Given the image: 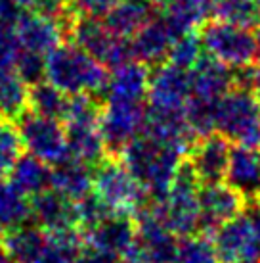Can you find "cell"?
I'll list each match as a JSON object with an SVG mask.
<instances>
[{"mask_svg": "<svg viewBox=\"0 0 260 263\" xmlns=\"http://www.w3.org/2000/svg\"><path fill=\"white\" fill-rule=\"evenodd\" d=\"M119 158L124 161V165L136 177L151 200L161 198L170 189L182 163L186 161V156L176 148L166 146L145 133L132 140L119 154Z\"/></svg>", "mask_w": 260, "mask_h": 263, "instance_id": "6da1fadb", "label": "cell"}, {"mask_svg": "<svg viewBox=\"0 0 260 263\" xmlns=\"http://www.w3.org/2000/svg\"><path fill=\"white\" fill-rule=\"evenodd\" d=\"M109 67L73 43H63L46 56V81L67 96H103Z\"/></svg>", "mask_w": 260, "mask_h": 263, "instance_id": "7a4b0ae2", "label": "cell"}, {"mask_svg": "<svg viewBox=\"0 0 260 263\" xmlns=\"http://www.w3.org/2000/svg\"><path fill=\"white\" fill-rule=\"evenodd\" d=\"M199 189V179L195 177L188 161H184L170 189L151 202L157 217L180 238L203 231Z\"/></svg>", "mask_w": 260, "mask_h": 263, "instance_id": "3957f363", "label": "cell"}, {"mask_svg": "<svg viewBox=\"0 0 260 263\" xmlns=\"http://www.w3.org/2000/svg\"><path fill=\"white\" fill-rule=\"evenodd\" d=\"M216 133L235 146L260 148V96L241 87L226 92L216 108Z\"/></svg>", "mask_w": 260, "mask_h": 263, "instance_id": "277c9868", "label": "cell"}, {"mask_svg": "<svg viewBox=\"0 0 260 263\" xmlns=\"http://www.w3.org/2000/svg\"><path fill=\"white\" fill-rule=\"evenodd\" d=\"M92 192L111 213L136 215L147 204V192L119 156H107L94 167Z\"/></svg>", "mask_w": 260, "mask_h": 263, "instance_id": "5b68a950", "label": "cell"}, {"mask_svg": "<svg viewBox=\"0 0 260 263\" xmlns=\"http://www.w3.org/2000/svg\"><path fill=\"white\" fill-rule=\"evenodd\" d=\"M199 35L205 54L231 69L256 62V35L253 29L212 17V22H207L199 29Z\"/></svg>", "mask_w": 260, "mask_h": 263, "instance_id": "8992f818", "label": "cell"}, {"mask_svg": "<svg viewBox=\"0 0 260 263\" xmlns=\"http://www.w3.org/2000/svg\"><path fill=\"white\" fill-rule=\"evenodd\" d=\"M67 37L69 43L80 46L90 56L100 60L109 69L121 66L132 58L130 39L119 37L109 29L103 20H90V17H73L67 22Z\"/></svg>", "mask_w": 260, "mask_h": 263, "instance_id": "52a82bcc", "label": "cell"}, {"mask_svg": "<svg viewBox=\"0 0 260 263\" xmlns=\"http://www.w3.org/2000/svg\"><path fill=\"white\" fill-rule=\"evenodd\" d=\"M136 242L124 261L126 263H174L180 236L168 229L153 212L151 204H145L134 215Z\"/></svg>", "mask_w": 260, "mask_h": 263, "instance_id": "ba28073f", "label": "cell"}, {"mask_svg": "<svg viewBox=\"0 0 260 263\" xmlns=\"http://www.w3.org/2000/svg\"><path fill=\"white\" fill-rule=\"evenodd\" d=\"M23 148L48 165H56L69 156L65 123L54 117H44L27 110L17 121Z\"/></svg>", "mask_w": 260, "mask_h": 263, "instance_id": "9c48e42d", "label": "cell"}, {"mask_svg": "<svg viewBox=\"0 0 260 263\" xmlns=\"http://www.w3.org/2000/svg\"><path fill=\"white\" fill-rule=\"evenodd\" d=\"M210 236L220 263H260V227L247 208L216 227Z\"/></svg>", "mask_w": 260, "mask_h": 263, "instance_id": "30bf717a", "label": "cell"}, {"mask_svg": "<svg viewBox=\"0 0 260 263\" xmlns=\"http://www.w3.org/2000/svg\"><path fill=\"white\" fill-rule=\"evenodd\" d=\"M147 108L144 104L103 102L100 114V129L111 156H119L145 127Z\"/></svg>", "mask_w": 260, "mask_h": 263, "instance_id": "8fae6325", "label": "cell"}, {"mask_svg": "<svg viewBox=\"0 0 260 263\" xmlns=\"http://www.w3.org/2000/svg\"><path fill=\"white\" fill-rule=\"evenodd\" d=\"M191 100L189 71L180 69L168 62L151 67L147 106L155 110L186 111Z\"/></svg>", "mask_w": 260, "mask_h": 263, "instance_id": "7c38bea8", "label": "cell"}, {"mask_svg": "<svg viewBox=\"0 0 260 263\" xmlns=\"http://www.w3.org/2000/svg\"><path fill=\"white\" fill-rule=\"evenodd\" d=\"M231 148V142L220 133H210L195 140L186 161L201 184L218 183L226 179Z\"/></svg>", "mask_w": 260, "mask_h": 263, "instance_id": "4fadbf2b", "label": "cell"}, {"mask_svg": "<svg viewBox=\"0 0 260 263\" xmlns=\"http://www.w3.org/2000/svg\"><path fill=\"white\" fill-rule=\"evenodd\" d=\"M15 31L23 50L48 56L63 44V39L67 37V22L36 12H25L15 25Z\"/></svg>", "mask_w": 260, "mask_h": 263, "instance_id": "5bb4252c", "label": "cell"}, {"mask_svg": "<svg viewBox=\"0 0 260 263\" xmlns=\"http://www.w3.org/2000/svg\"><path fill=\"white\" fill-rule=\"evenodd\" d=\"M199 205H201V233H212L216 227L226 221L233 219L235 215L247 208L245 198L231 189L226 181L205 183L199 189Z\"/></svg>", "mask_w": 260, "mask_h": 263, "instance_id": "9a60e30c", "label": "cell"}, {"mask_svg": "<svg viewBox=\"0 0 260 263\" xmlns=\"http://www.w3.org/2000/svg\"><path fill=\"white\" fill-rule=\"evenodd\" d=\"M151 69L138 60H128L109 71L103 90V102L144 104L149 92Z\"/></svg>", "mask_w": 260, "mask_h": 263, "instance_id": "2e32d148", "label": "cell"}, {"mask_svg": "<svg viewBox=\"0 0 260 263\" xmlns=\"http://www.w3.org/2000/svg\"><path fill=\"white\" fill-rule=\"evenodd\" d=\"M31 221L48 234L65 229H80L77 202L54 189L31 198Z\"/></svg>", "mask_w": 260, "mask_h": 263, "instance_id": "e0dca14e", "label": "cell"}, {"mask_svg": "<svg viewBox=\"0 0 260 263\" xmlns=\"http://www.w3.org/2000/svg\"><path fill=\"white\" fill-rule=\"evenodd\" d=\"M84 242L119 257H126L136 242V219L128 213H109L92 229L82 231Z\"/></svg>", "mask_w": 260, "mask_h": 263, "instance_id": "ac0fdd59", "label": "cell"}, {"mask_svg": "<svg viewBox=\"0 0 260 263\" xmlns=\"http://www.w3.org/2000/svg\"><path fill=\"white\" fill-rule=\"evenodd\" d=\"M176 37H178L176 31L170 27L165 15H155L151 22L145 23L144 27L130 39L132 58L145 66H159L166 62Z\"/></svg>", "mask_w": 260, "mask_h": 263, "instance_id": "d6986e66", "label": "cell"}, {"mask_svg": "<svg viewBox=\"0 0 260 263\" xmlns=\"http://www.w3.org/2000/svg\"><path fill=\"white\" fill-rule=\"evenodd\" d=\"M226 183L245 198V202L260 200V152L256 148L233 146L226 171Z\"/></svg>", "mask_w": 260, "mask_h": 263, "instance_id": "ffe728a7", "label": "cell"}, {"mask_svg": "<svg viewBox=\"0 0 260 263\" xmlns=\"http://www.w3.org/2000/svg\"><path fill=\"white\" fill-rule=\"evenodd\" d=\"M189 83L191 98L218 102L230 88H233V69L205 54L199 64L189 69Z\"/></svg>", "mask_w": 260, "mask_h": 263, "instance_id": "44dd1931", "label": "cell"}, {"mask_svg": "<svg viewBox=\"0 0 260 263\" xmlns=\"http://www.w3.org/2000/svg\"><path fill=\"white\" fill-rule=\"evenodd\" d=\"M69 156L96 167L100 161L111 156L103 140L100 121L94 123H65Z\"/></svg>", "mask_w": 260, "mask_h": 263, "instance_id": "7402d4cb", "label": "cell"}, {"mask_svg": "<svg viewBox=\"0 0 260 263\" xmlns=\"http://www.w3.org/2000/svg\"><path fill=\"white\" fill-rule=\"evenodd\" d=\"M94 169L84 161L67 156L63 161L52 165V189L75 202L82 200L92 192Z\"/></svg>", "mask_w": 260, "mask_h": 263, "instance_id": "603a6c76", "label": "cell"}, {"mask_svg": "<svg viewBox=\"0 0 260 263\" xmlns=\"http://www.w3.org/2000/svg\"><path fill=\"white\" fill-rule=\"evenodd\" d=\"M155 10L157 6L151 0H117L103 22L115 35L132 39L145 23L155 17Z\"/></svg>", "mask_w": 260, "mask_h": 263, "instance_id": "cb8c5ba5", "label": "cell"}, {"mask_svg": "<svg viewBox=\"0 0 260 263\" xmlns=\"http://www.w3.org/2000/svg\"><path fill=\"white\" fill-rule=\"evenodd\" d=\"M29 110V85L19 77L14 66L0 64V117L17 121Z\"/></svg>", "mask_w": 260, "mask_h": 263, "instance_id": "d4e9b609", "label": "cell"}, {"mask_svg": "<svg viewBox=\"0 0 260 263\" xmlns=\"http://www.w3.org/2000/svg\"><path fill=\"white\" fill-rule=\"evenodd\" d=\"M0 240L10 256L17 263H33L48 244V233L36 223H25L10 233L2 234Z\"/></svg>", "mask_w": 260, "mask_h": 263, "instance_id": "484cf974", "label": "cell"}, {"mask_svg": "<svg viewBox=\"0 0 260 263\" xmlns=\"http://www.w3.org/2000/svg\"><path fill=\"white\" fill-rule=\"evenodd\" d=\"M10 183L29 198L52 189V165L33 154H23L10 173Z\"/></svg>", "mask_w": 260, "mask_h": 263, "instance_id": "4316f807", "label": "cell"}, {"mask_svg": "<svg viewBox=\"0 0 260 263\" xmlns=\"http://www.w3.org/2000/svg\"><path fill=\"white\" fill-rule=\"evenodd\" d=\"M176 35L199 31L212 15L210 0H170L161 10Z\"/></svg>", "mask_w": 260, "mask_h": 263, "instance_id": "83f0119b", "label": "cell"}, {"mask_svg": "<svg viewBox=\"0 0 260 263\" xmlns=\"http://www.w3.org/2000/svg\"><path fill=\"white\" fill-rule=\"evenodd\" d=\"M31 221V198L0 179V236Z\"/></svg>", "mask_w": 260, "mask_h": 263, "instance_id": "f1b7e54d", "label": "cell"}, {"mask_svg": "<svg viewBox=\"0 0 260 263\" xmlns=\"http://www.w3.org/2000/svg\"><path fill=\"white\" fill-rule=\"evenodd\" d=\"M84 246V234L80 229H65L48 234V244L33 263H75Z\"/></svg>", "mask_w": 260, "mask_h": 263, "instance_id": "f546056e", "label": "cell"}, {"mask_svg": "<svg viewBox=\"0 0 260 263\" xmlns=\"http://www.w3.org/2000/svg\"><path fill=\"white\" fill-rule=\"evenodd\" d=\"M69 98L71 96H67L63 90L44 79L29 87V110L38 116L63 121L69 108Z\"/></svg>", "mask_w": 260, "mask_h": 263, "instance_id": "4dcf8cb0", "label": "cell"}, {"mask_svg": "<svg viewBox=\"0 0 260 263\" xmlns=\"http://www.w3.org/2000/svg\"><path fill=\"white\" fill-rule=\"evenodd\" d=\"M210 6L214 20L247 29H256L260 25L258 0H210Z\"/></svg>", "mask_w": 260, "mask_h": 263, "instance_id": "1f68e13d", "label": "cell"}, {"mask_svg": "<svg viewBox=\"0 0 260 263\" xmlns=\"http://www.w3.org/2000/svg\"><path fill=\"white\" fill-rule=\"evenodd\" d=\"M174 263H220L212 236L209 233L182 236Z\"/></svg>", "mask_w": 260, "mask_h": 263, "instance_id": "d6a6232c", "label": "cell"}, {"mask_svg": "<svg viewBox=\"0 0 260 263\" xmlns=\"http://www.w3.org/2000/svg\"><path fill=\"white\" fill-rule=\"evenodd\" d=\"M203 56H205V48L201 43V35H199V31H191V33H184L174 39L166 62L189 71L199 64Z\"/></svg>", "mask_w": 260, "mask_h": 263, "instance_id": "836d02e7", "label": "cell"}, {"mask_svg": "<svg viewBox=\"0 0 260 263\" xmlns=\"http://www.w3.org/2000/svg\"><path fill=\"white\" fill-rule=\"evenodd\" d=\"M23 156V140L14 121L0 117V179L10 177L14 165Z\"/></svg>", "mask_w": 260, "mask_h": 263, "instance_id": "e575fe53", "label": "cell"}, {"mask_svg": "<svg viewBox=\"0 0 260 263\" xmlns=\"http://www.w3.org/2000/svg\"><path fill=\"white\" fill-rule=\"evenodd\" d=\"M15 71L19 73L29 87L40 83V81L46 79V56H40V54H35V52L23 50L19 54V58L15 62Z\"/></svg>", "mask_w": 260, "mask_h": 263, "instance_id": "d590c367", "label": "cell"}, {"mask_svg": "<svg viewBox=\"0 0 260 263\" xmlns=\"http://www.w3.org/2000/svg\"><path fill=\"white\" fill-rule=\"evenodd\" d=\"M115 4L117 0H67L69 15L90 20H105Z\"/></svg>", "mask_w": 260, "mask_h": 263, "instance_id": "8d00e7d4", "label": "cell"}, {"mask_svg": "<svg viewBox=\"0 0 260 263\" xmlns=\"http://www.w3.org/2000/svg\"><path fill=\"white\" fill-rule=\"evenodd\" d=\"M23 52L21 41L17 37L15 27L0 25V64L15 66V62Z\"/></svg>", "mask_w": 260, "mask_h": 263, "instance_id": "74e56055", "label": "cell"}, {"mask_svg": "<svg viewBox=\"0 0 260 263\" xmlns=\"http://www.w3.org/2000/svg\"><path fill=\"white\" fill-rule=\"evenodd\" d=\"M17 2L25 12H36V14L52 15V17L69 22L67 0H17Z\"/></svg>", "mask_w": 260, "mask_h": 263, "instance_id": "f35d334b", "label": "cell"}, {"mask_svg": "<svg viewBox=\"0 0 260 263\" xmlns=\"http://www.w3.org/2000/svg\"><path fill=\"white\" fill-rule=\"evenodd\" d=\"M233 87H241L260 96V64L253 62L245 67L233 69Z\"/></svg>", "mask_w": 260, "mask_h": 263, "instance_id": "ab89813d", "label": "cell"}, {"mask_svg": "<svg viewBox=\"0 0 260 263\" xmlns=\"http://www.w3.org/2000/svg\"><path fill=\"white\" fill-rule=\"evenodd\" d=\"M75 263H124V259L111 254V252H105V250L90 246V244L84 242V246H82L80 254L77 256Z\"/></svg>", "mask_w": 260, "mask_h": 263, "instance_id": "60d3db41", "label": "cell"}, {"mask_svg": "<svg viewBox=\"0 0 260 263\" xmlns=\"http://www.w3.org/2000/svg\"><path fill=\"white\" fill-rule=\"evenodd\" d=\"M25 15V10L19 6L17 0H0V25L15 27Z\"/></svg>", "mask_w": 260, "mask_h": 263, "instance_id": "b9f144b4", "label": "cell"}, {"mask_svg": "<svg viewBox=\"0 0 260 263\" xmlns=\"http://www.w3.org/2000/svg\"><path fill=\"white\" fill-rule=\"evenodd\" d=\"M0 263H17L14 259V257L10 256L6 252V248H4V244H2V240H0Z\"/></svg>", "mask_w": 260, "mask_h": 263, "instance_id": "7bdbcfd3", "label": "cell"}, {"mask_svg": "<svg viewBox=\"0 0 260 263\" xmlns=\"http://www.w3.org/2000/svg\"><path fill=\"white\" fill-rule=\"evenodd\" d=\"M256 64H260V25L256 27Z\"/></svg>", "mask_w": 260, "mask_h": 263, "instance_id": "ee69618b", "label": "cell"}, {"mask_svg": "<svg viewBox=\"0 0 260 263\" xmlns=\"http://www.w3.org/2000/svg\"><path fill=\"white\" fill-rule=\"evenodd\" d=\"M153 4H155V6L159 8V10H163V8H166V4H168V2H170V0H151Z\"/></svg>", "mask_w": 260, "mask_h": 263, "instance_id": "f6af8a7d", "label": "cell"}, {"mask_svg": "<svg viewBox=\"0 0 260 263\" xmlns=\"http://www.w3.org/2000/svg\"><path fill=\"white\" fill-rule=\"evenodd\" d=\"M258 4H260V0H258Z\"/></svg>", "mask_w": 260, "mask_h": 263, "instance_id": "bcb514c9", "label": "cell"}]
</instances>
